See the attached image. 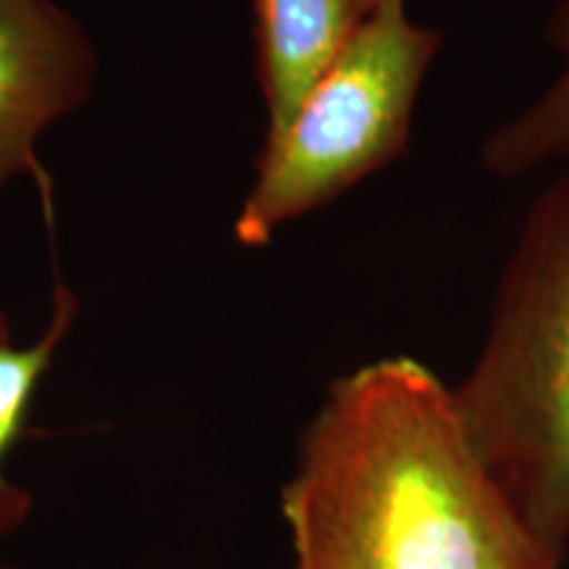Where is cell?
I'll list each match as a JSON object with an SVG mask.
<instances>
[{"mask_svg": "<svg viewBox=\"0 0 569 569\" xmlns=\"http://www.w3.org/2000/svg\"><path fill=\"white\" fill-rule=\"evenodd\" d=\"M290 569H559L415 356L330 382L280 490Z\"/></svg>", "mask_w": 569, "mask_h": 569, "instance_id": "obj_1", "label": "cell"}, {"mask_svg": "<svg viewBox=\"0 0 569 569\" xmlns=\"http://www.w3.org/2000/svg\"><path fill=\"white\" fill-rule=\"evenodd\" d=\"M475 446L519 515L569 549V172L536 198L478 359L453 386Z\"/></svg>", "mask_w": 569, "mask_h": 569, "instance_id": "obj_2", "label": "cell"}, {"mask_svg": "<svg viewBox=\"0 0 569 569\" xmlns=\"http://www.w3.org/2000/svg\"><path fill=\"white\" fill-rule=\"evenodd\" d=\"M446 34L419 24L407 0H380L319 77L288 127L264 140L232 234L261 248L306 213L325 209L398 156L430 63Z\"/></svg>", "mask_w": 569, "mask_h": 569, "instance_id": "obj_3", "label": "cell"}, {"mask_svg": "<svg viewBox=\"0 0 569 569\" xmlns=\"http://www.w3.org/2000/svg\"><path fill=\"white\" fill-rule=\"evenodd\" d=\"M96 51L56 0H0V190L13 177L38 184L48 224L53 184L38 159L48 127L88 101Z\"/></svg>", "mask_w": 569, "mask_h": 569, "instance_id": "obj_4", "label": "cell"}, {"mask_svg": "<svg viewBox=\"0 0 569 569\" xmlns=\"http://www.w3.org/2000/svg\"><path fill=\"white\" fill-rule=\"evenodd\" d=\"M359 19V0H253L256 69L267 106V138L288 127Z\"/></svg>", "mask_w": 569, "mask_h": 569, "instance_id": "obj_5", "label": "cell"}, {"mask_svg": "<svg viewBox=\"0 0 569 569\" xmlns=\"http://www.w3.org/2000/svg\"><path fill=\"white\" fill-rule=\"evenodd\" d=\"M80 317V298L61 277H56L51 319L46 332L30 346L13 343L11 319L0 309V543L17 536L30 522L34 496L6 472V459L27 432L34 396L51 372L56 356Z\"/></svg>", "mask_w": 569, "mask_h": 569, "instance_id": "obj_6", "label": "cell"}, {"mask_svg": "<svg viewBox=\"0 0 569 569\" xmlns=\"http://www.w3.org/2000/svg\"><path fill=\"white\" fill-rule=\"evenodd\" d=\"M543 38L559 56V71L528 109L482 140L480 163L496 177L517 180L569 156V0L553 6Z\"/></svg>", "mask_w": 569, "mask_h": 569, "instance_id": "obj_7", "label": "cell"}, {"mask_svg": "<svg viewBox=\"0 0 569 569\" xmlns=\"http://www.w3.org/2000/svg\"><path fill=\"white\" fill-rule=\"evenodd\" d=\"M377 3H380V0H359V6H361V17H365V13H367L369 9H375Z\"/></svg>", "mask_w": 569, "mask_h": 569, "instance_id": "obj_8", "label": "cell"}, {"mask_svg": "<svg viewBox=\"0 0 569 569\" xmlns=\"http://www.w3.org/2000/svg\"><path fill=\"white\" fill-rule=\"evenodd\" d=\"M0 569H19V567H11V565H6V561H0Z\"/></svg>", "mask_w": 569, "mask_h": 569, "instance_id": "obj_9", "label": "cell"}]
</instances>
